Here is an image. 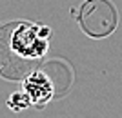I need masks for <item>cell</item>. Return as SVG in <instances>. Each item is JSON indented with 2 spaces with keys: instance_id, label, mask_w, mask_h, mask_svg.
Masks as SVG:
<instances>
[{
  "instance_id": "3",
  "label": "cell",
  "mask_w": 122,
  "mask_h": 118,
  "mask_svg": "<svg viewBox=\"0 0 122 118\" xmlns=\"http://www.w3.org/2000/svg\"><path fill=\"white\" fill-rule=\"evenodd\" d=\"M7 107H9L11 111H15V113H20L24 109L31 107V100L24 91H15L7 98Z\"/></svg>"
},
{
  "instance_id": "2",
  "label": "cell",
  "mask_w": 122,
  "mask_h": 118,
  "mask_svg": "<svg viewBox=\"0 0 122 118\" xmlns=\"http://www.w3.org/2000/svg\"><path fill=\"white\" fill-rule=\"evenodd\" d=\"M22 91L29 96L31 107L44 109L55 96V85L44 71L33 69L22 78Z\"/></svg>"
},
{
  "instance_id": "1",
  "label": "cell",
  "mask_w": 122,
  "mask_h": 118,
  "mask_svg": "<svg viewBox=\"0 0 122 118\" xmlns=\"http://www.w3.org/2000/svg\"><path fill=\"white\" fill-rule=\"evenodd\" d=\"M49 36L51 29L47 26L20 20L11 26L9 36H7V47L11 55L18 60L33 64L46 57L49 49Z\"/></svg>"
}]
</instances>
